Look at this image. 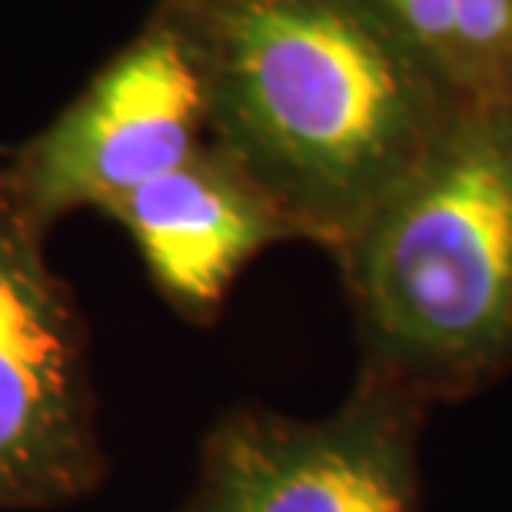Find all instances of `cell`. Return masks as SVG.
I'll use <instances>...</instances> for the list:
<instances>
[{
	"label": "cell",
	"instance_id": "obj_6",
	"mask_svg": "<svg viewBox=\"0 0 512 512\" xmlns=\"http://www.w3.org/2000/svg\"><path fill=\"white\" fill-rule=\"evenodd\" d=\"M104 217L127 230L160 300L197 326L217 320L230 286L263 250L300 243L283 210L210 140L114 200Z\"/></svg>",
	"mask_w": 512,
	"mask_h": 512
},
{
	"label": "cell",
	"instance_id": "obj_4",
	"mask_svg": "<svg viewBox=\"0 0 512 512\" xmlns=\"http://www.w3.org/2000/svg\"><path fill=\"white\" fill-rule=\"evenodd\" d=\"M419 416V399L363 376L316 419L233 406L173 512H419Z\"/></svg>",
	"mask_w": 512,
	"mask_h": 512
},
{
	"label": "cell",
	"instance_id": "obj_5",
	"mask_svg": "<svg viewBox=\"0 0 512 512\" xmlns=\"http://www.w3.org/2000/svg\"><path fill=\"white\" fill-rule=\"evenodd\" d=\"M207 143L203 100L177 37L147 17L64 114L4 167L24 210L50 230L74 210H100L180 167Z\"/></svg>",
	"mask_w": 512,
	"mask_h": 512
},
{
	"label": "cell",
	"instance_id": "obj_2",
	"mask_svg": "<svg viewBox=\"0 0 512 512\" xmlns=\"http://www.w3.org/2000/svg\"><path fill=\"white\" fill-rule=\"evenodd\" d=\"M360 376L429 403L512 370V110H463L333 253Z\"/></svg>",
	"mask_w": 512,
	"mask_h": 512
},
{
	"label": "cell",
	"instance_id": "obj_1",
	"mask_svg": "<svg viewBox=\"0 0 512 512\" xmlns=\"http://www.w3.org/2000/svg\"><path fill=\"white\" fill-rule=\"evenodd\" d=\"M150 17L190 60L207 140L330 253L463 114L383 0H157Z\"/></svg>",
	"mask_w": 512,
	"mask_h": 512
},
{
	"label": "cell",
	"instance_id": "obj_3",
	"mask_svg": "<svg viewBox=\"0 0 512 512\" xmlns=\"http://www.w3.org/2000/svg\"><path fill=\"white\" fill-rule=\"evenodd\" d=\"M0 167V512L74 506L107 479V449L74 290Z\"/></svg>",
	"mask_w": 512,
	"mask_h": 512
},
{
	"label": "cell",
	"instance_id": "obj_7",
	"mask_svg": "<svg viewBox=\"0 0 512 512\" xmlns=\"http://www.w3.org/2000/svg\"><path fill=\"white\" fill-rule=\"evenodd\" d=\"M463 110H512V0H383Z\"/></svg>",
	"mask_w": 512,
	"mask_h": 512
}]
</instances>
